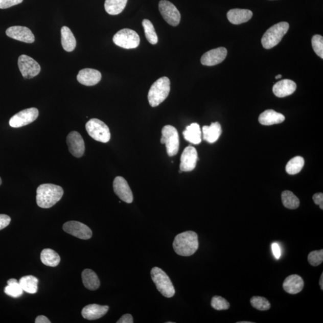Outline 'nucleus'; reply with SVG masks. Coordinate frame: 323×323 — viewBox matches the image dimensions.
<instances>
[{
  "label": "nucleus",
  "instance_id": "nucleus-8",
  "mask_svg": "<svg viewBox=\"0 0 323 323\" xmlns=\"http://www.w3.org/2000/svg\"><path fill=\"white\" fill-rule=\"evenodd\" d=\"M114 43L126 49H135L140 44L139 34L131 29H125L119 31L113 37Z\"/></svg>",
  "mask_w": 323,
  "mask_h": 323
},
{
  "label": "nucleus",
  "instance_id": "nucleus-44",
  "mask_svg": "<svg viewBox=\"0 0 323 323\" xmlns=\"http://www.w3.org/2000/svg\"><path fill=\"white\" fill-rule=\"evenodd\" d=\"M36 323H50L51 322L50 320L44 315H39L36 319V321H35Z\"/></svg>",
  "mask_w": 323,
  "mask_h": 323
},
{
  "label": "nucleus",
  "instance_id": "nucleus-48",
  "mask_svg": "<svg viewBox=\"0 0 323 323\" xmlns=\"http://www.w3.org/2000/svg\"><path fill=\"white\" fill-rule=\"evenodd\" d=\"M252 322H250V321H240V322H237V323H251Z\"/></svg>",
  "mask_w": 323,
  "mask_h": 323
},
{
  "label": "nucleus",
  "instance_id": "nucleus-38",
  "mask_svg": "<svg viewBox=\"0 0 323 323\" xmlns=\"http://www.w3.org/2000/svg\"><path fill=\"white\" fill-rule=\"evenodd\" d=\"M308 261L313 266L321 265L323 261V250L311 251L308 255Z\"/></svg>",
  "mask_w": 323,
  "mask_h": 323
},
{
  "label": "nucleus",
  "instance_id": "nucleus-28",
  "mask_svg": "<svg viewBox=\"0 0 323 323\" xmlns=\"http://www.w3.org/2000/svg\"><path fill=\"white\" fill-rule=\"evenodd\" d=\"M40 259L42 263L48 266L56 267L60 263V256L54 250L50 248L44 249L41 251Z\"/></svg>",
  "mask_w": 323,
  "mask_h": 323
},
{
  "label": "nucleus",
  "instance_id": "nucleus-43",
  "mask_svg": "<svg viewBox=\"0 0 323 323\" xmlns=\"http://www.w3.org/2000/svg\"><path fill=\"white\" fill-rule=\"evenodd\" d=\"M133 319L132 316L129 314H126L122 316V317L119 319L117 323H133Z\"/></svg>",
  "mask_w": 323,
  "mask_h": 323
},
{
  "label": "nucleus",
  "instance_id": "nucleus-34",
  "mask_svg": "<svg viewBox=\"0 0 323 323\" xmlns=\"http://www.w3.org/2000/svg\"><path fill=\"white\" fill-rule=\"evenodd\" d=\"M252 307L259 311H264L269 310L271 304L264 297L253 296L250 299Z\"/></svg>",
  "mask_w": 323,
  "mask_h": 323
},
{
  "label": "nucleus",
  "instance_id": "nucleus-32",
  "mask_svg": "<svg viewBox=\"0 0 323 323\" xmlns=\"http://www.w3.org/2000/svg\"><path fill=\"white\" fill-rule=\"evenodd\" d=\"M304 164L305 160L303 157H294L287 163L286 168V172L290 175L299 173L303 170Z\"/></svg>",
  "mask_w": 323,
  "mask_h": 323
},
{
  "label": "nucleus",
  "instance_id": "nucleus-29",
  "mask_svg": "<svg viewBox=\"0 0 323 323\" xmlns=\"http://www.w3.org/2000/svg\"><path fill=\"white\" fill-rule=\"evenodd\" d=\"M128 0H105V11L111 15H117L123 12L127 4Z\"/></svg>",
  "mask_w": 323,
  "mask_h": 323
},
{
  "label": "nucleus",
  "instance_id": "nucleus-1",
  "mask_svg": "<svg viewBox=\"0 0 323 323\" xmlns=\"http://www.w3.org/2000/svg\"><path fill=\"white\" fill-rule=\"evenodd\" d=\"M64 195L61 186L53 184H43L37 189L36 201L42 209H49L60 201Z\"/></svg>",
  "mask_w": 323,
  "mask_h": 323
},
{
  "label": "nucleus",
  "instance_id": "nucleus-36",
  "mask_svg": "<svg viewBox=\"0 0 323 323\" xmlns=\"http://www.w3.org/2000/svg\"><path fill=\"white\" fill-rule=\"evenodd\" d=\"M5 292L7 295L12 297H19L22 296L24 290L21 287L19 282L9 284L5 289Z\"/></svg>",
  "mask_w": 323,
  "mask_h": 323
},
{
  "label": "nucleus",
  "instance_id": "nucleus-4",
  "mask_svg": "<svg viewBox=\"0 0 323 323\" xmlns=\"http://www.w3.org/2000/svg\"><path fill=\"white\" fill-rule=\"evenodd\" d=\"M289 29V24L286 22L276 24L266 31L262 38L263 47L270 49L282 41L284 35Z\"/></svg>",
  "mask_w": 323,
  "mask_h": 323
},
{
  "label": "nucleus",
  "instance_id": "nucleus-35",
  "mask_svg": "<svg viewBox=\"0 0 323 323\" xmlns=\"http://www.w3.org/2000/svg\"><path fill=\"white\" fill-rule=\"evenodd\" d=\"M211 305L214 310L217 311L227 310L230 307V304L227 301L219 296H215L212 298Z\"/></svg>",
  "mask_w": 323,
  "mask_h": 323
},
{
  "label": "nucleus",
  "instance_id": "nucleus-40",
  "mask_svg": "<svg viewBox=\"0 0 323 323\" xmlns=\"http://www.w3.org/2000/svg\"><path fill=\"white\" fill-rule=\"evenodd\" d=\"M10 222H11V218L9 216L6 214H0V230L9 226Z\"/></svg>",
  "mask_w": 323,
  "mask_h": 323
},
{
  "label": "nucleus",
  "instance_id": "nucleus-45",
  "mask_svg": "<svg viewBox=\"0 0 323 323\" xmlns=\"http://www.w3.org/2000/svg\"><path fill=\"white\" fill-rule=\"evenodd\" d=\"M319 286H320L321 287V289L322 290H323V273H322L320 276V279H319Z\"/></svg>",
  "mask_w": 323,
  "mask_h": 323
},
{
  "label": "nucleus",
  "instance_id": "nucleus-16",
  "mask_svg": "<svg viewBox=\"0 0 323 323\" xmlns=\"http://www.w3.org/2000/svg\"><path fill=\"white\" fill-rule=\"evenodd\" d=\"M7 36L16 40L27 43H33L35 37L29 28L22 26H13L6 30Z\"/></svg>",
  "mask_w": 323,
  "mask_h": 323
},
{
  "label": "nucleus",
  "instance_id": "nucleus-46",
  "mask_svg": "<svg viewBox=\"0 0 323 323\" xmlns=\"http://www.w3.org/2000/svg\"><path fill=\"white\" fill-rule=\"evenodd\" d=\"M16 282H17V280L16 279H10L9 280H8V285H9V284H13Z\"/></svg>",
  "mask_w": 323,
  "mask_h": 323
},
{
  "label": "nucleus",
  "instance_id": "nucleus-9",
  "mask_svg": "<svg viewBox=\"0 0 323 323\" xmlns=\"http://www.w3.org/2000/svg\"><path fill=\"white\" fill-rule=\"evenodd\" d=\"M38 114L39 113L36 108H27L14 115L10 119L9 125L12 128L22 127L36 121Z\"/></svg>",
  "mask_w": 323,
  "mask_h": 323
},
{
  "label": "nucleus",
  "instance_id": "nucleus-37",
  "mask_svg": "<svg viewBox=\"0 0 323 323\" xmlns=\"http://www.w3.org/2000/svg\"><path fill=\"white\" fill-rule=\"evenodd\" d=\"M312 45L316 54L323 58V37L320 35H315L312 38Z\"/></svg>",
  "mask_w": 323,
  "mask_h": 323
},
{
  "label": "nucleus",
  "instance_id": "nucleus-13",
  "mask_svg": "<svg viewBox=\"0 0 323 323\" xmlns=\"http://www.w3.org/2000/svg\"><path fill=\"white\" fill-rule=\"evenodd\" d=\"M66 144L70 152L76 157H82L85 153V142L78 132L72 131L66 137Z\"/></svg>",
  "mask_w": 323,
  "mask_h": 323
},
{
  "label": "nucleus",
  "instance_id": "nucleus-41",
  "mask_svg": "<svg viewBox=\"0 0 323 323\" xmlns=\"http://www.w3.org/2000/svg\"><path fill=\"white\" fill-rule=\"evenodd\" d=\"M312 199L316 205H318L319 208L323 210V194L322 193H317L314 195Z\"/></svg>",
  "mask_w": 323,
  "mask_h": 323
},
{
  "label": "nucleus",
  "instance_id": "nucleus-47",
  "mask_svg": "<svg viewBox=\"0 0 323 323\" xmlns=\"http://www.w3.org/2000/svg\"><path fill=\"white\" fill-rule=\"evenodd\" d=\"M282 75H279L278 76H276L275 77V79H279L282 78Z\"/></svg>",
  "mask_w": 323,
  "mask_h": 323
},
{
  "label": "nucleus",
  "instance_id": "nucleus-31",
  "mask_svg": "<svg viewBox=\"0 0 323 323\" xmlns=\"http://www.w3.org/2000/svg\"><path fill=\"white\" fill-rule=\"evenodd\" d=\"M282 199L284 206L287 209L294 210L300 205L299 198L289 191H285L282 193Z\"/></svg>",
  "mask_w": 323,
  "mask_h": 323
},
{
  "label": "nucleus",
  "instance_id": "nucleus-33",
  "mask_svg": "<svg viewBox=\"0 0 323 323\" xmlns=\"http://www.w3.org/2000/svg\"><path fill=\"white\" fill-rule=\"evenodd\" d=\"M142 25L147 40L152 44H157L158 38L152 23L148 19H144Z\"/></svg>",
  "mask_w": 323,
  "mask_h": 323
},
{
  "label": "nucleus",
  "instance_id": "nucleus-19",
  "mask_svg": "<svg viewBox=\"0 0 323 323\" xmlns=\"http://www.w3.org/2000/svg\"><path fill=\"white\" fill-rule=\"evenodd\" d=\"M296 87V84L294 81L284 79L276 83L273 86L272 90L277 97L284 98L293 94Z\"/></svg>",
  "mask_w": 323,
  "mask_h": 323
},
{
  "label": "nucleus",
  "instance_id": "nucleus-12",
  "mask_svg": "<svg viewBox=\"0 0 323 323\" xmlns=\"http://www.w3.org/2000/svg\"><path fill=\"white\" fill-rule=\"evenodd\" d=\"M63 229L65 233L81 240H89L93 236V232L88 226L77 221H70L65 223L63 225Z\"/></svg>",
  "mask_w": 323,
  "mask_h": 323
},
{
  "label": "nucleus",
  "instance_id": "nucleus-15",
  "mask_svg": "<svg viewBox=\"0 0 323 323\" xmlns=\"http://www.w3.org/2000/svg\"><path fill=\"white\" fill-rule=\"evenodd\" d=\"M198 160L197 150L195 147L188 146L182 152L180 158V169L181 171L189 172L194 170Z\"/></svg>",
  "mask_w": 323,
  "mask_h": 323
},
{
  "label": "nucleus",
  "instance_id": "nucleus-25",
  "mask_svg": "<svg viewBox=\"0 0 323 323\" xmlns=\"http://www.w3.org/2000/svg\"><path fill=\"white\" fill-rule=\"evenodd\" d=\"M182 134H183L186 141L194 144V145H199L202 141L201 128L196 123L188 126L182 132Z\"/></svg>",
  "mask_w": 323,
  "mask_h": 323
},
{
  "label": "nucleus",
  "instance_id": "nucleus-17",
  "mask_svg": "<svg viewBox=\"0 0 323 323\" xmlns=\"http://www.w3.org/2000/svg\"><path fill=\"white\" fill-rule=\"evenodd\" d=\"M227 54V49L219 48L212 49L202 55L201 64L206 66H214L222 62L225 59Z\"/></svg>",
  "mask_w": 323,
  "mask_h": 323
},
{
  "label": "nucleus",
  "instance_id": "nucleus-7",
  "mask_svg": "<svg viewBox=\"0 0 323 323\" xmlns=\"http://www.w3.org/2000/svg\"><path fill=\"white\" fill-rule=\"evenodd\" d=\"M160 142L166 145L167 153L169 156L176 155L180 147L179 135L177 130L174 126L166 125L161 130Z\"/></svg>",
  "mask_w": 323,
  "mask_h": 323
},
{
  "label": "nucleus",
  "instance_id": "nucleus-39",
  "mask_svg": "<svg viewBox=\"0 0 323 323\" xmlns=\"http://www.w3.org/2000/svg\"><path fill=\"white\" fill-rule=\"evenodd\" d=\"M23 0H0V9H5L20 4Z\"/></svg>",
  "mask_w": 323,
  "mask_h": 323
},
{
  "label": "nucleus",
  "instance_id": "nucleus-23",
  "mask_svg": "<svg viewBox=\"0 0 323 323\" xmlns=\"http://www.w3.org/2000/svg\"><path fill=\"white\" fill-rule=\"evenodd\" d=\"M222 127L219 122L212 123L210 126H203V139L209 143H215L222 134Z\"/></svg>",
  "mask_w": 323,
  "mask_h": 323
},
{
  "label": "nucleus",
  "instance_id": "nucleus-2",
  "mask_svg": "<svg viewBox=\"0 0 323 323\" xmlns=\"http://www.w3.org/2000/svg\"><path fill=\"white\" fill-rule=\"evenodd\" d=\"M198 247V235L194 231H186L177 235L173 242L174 251L178 255L186 257L195 254Z\"/></svg>",
  "mask_w": 323,
  "mask_h": 323
},
{
  "label": "nucleus",
  "instance_id": "nucleus-6",
  "mask_svg": "<svg viewBox=\"0 0 323 323\" xmlns=\"http://www.w3.org/2000/svg\"><path fill=\"white\" fill-rule=\"evenodd\" d=\"M88 134L97 142L106 143L110 141L111 134L109 128L104 122L98 119H91L86 124Z\"/></svg>",
  "mask_w": 323,
  "mask_h": 323
},
{
  "label": "nucleus",
  "instance_id": "nucleus-20",
  "mask_svg": "<svg viewBox=\"0 0 323 323\" xmlns=\"http://www.w3.org/2000/svg\"><path fill=\"white\" fill-rule=\"evenodd\" d=\"M109 310L108 306H101L97 304H90L87 305L83 308L82 315L84 318L88 320H95L103 317Z\"/></svg>",
  "mask_w": 323,
  "mask_h": 323
},
{
  "label": "nucleus",
  "instance_id": "nucleus-18",
  "mask_svg": "<svg viewBox=\"0 0 323 323\" xmlns=\"http://www.w3.org/2000/svg\"><path fill=\"white\" fill-rule=\"evenodd\" d=\"M77 79L82 85L94 86L100 82L101 74L97 70L85 68L80 70L77 76Z\"/></svg>",
  "mask_w": 323,
  "mask_h": 323
},
{
  "label": "nucleus",
  "instance_id": "nucleus-24",
  "mask_svg": "<svg viewBox=\"0 0 323 323\" xmlns=\"http://www.w3.org/2000/svg\"><path fill=\"white\" fill-rule=\"evenodd\" d=\"M285 120L282 114L273 110H267L260 115L259 121L262 125L269 126L279 124Z\"/></svg>",
  "mask_w": 323,
  "mask_h": 323
},
{
  "label": "nucleus",
  "instance_id": "nucleus-11",
  "mask_svg": "<svg viewBox=\"0 0 323 323\" xmlns=\"http://www.w3.org/2000/svg\"><path fill=\"white\" fill-rule=\"evenodd\" d=\"M159 9L165 20L171 26H177L180 23V13L173 3L167 0H161L159 4Z\"/></svg>",
  "mask_w": 323,
  "mask_h": 323
},
{
  "label": "nucleus",
  "instance_id": "nucleus-5",
  "mask_svg": "<svg viewBox=\"0 0 323 323\" xmlns=\"http://www.w3.org/2000/svg\"><path fill=\"white\" fill-rule=\"evenodd\" d=\"M151 276L157 289L164 297L170 298L174 296L175 290L173 284L163 269L154 267L151 271Z\"/></svg>",
  "mask_w": 323,
  "mask_h": 323
},
{
  "label": "nucleus",
  "instance_id": "nucleus-3",
  "mask_svg": "<svg viewBox=\"0 0 323 323\" xmlns=\"http://www.w3.org/2000/svg\"><path fill=\"white\" fill-rule=\"evenodd\" d=\"M170 80L163 77L154 82L149 91L148 100L152 107L158 106L168 97L170 92Z\"/></svg>",
  "mask_w": 323,
  "mask_h": 323
},
{
  "label": "nucleus",
  "instance_id": "nucleus-26",
  "mask_svg": "<svg viewBox=\"0 0 323 323\" xmlns=\"http://www.w3.org/2000/svg\"><path fill=\"white\" fill-rule=\"evenodd\" d=\"M84 286L89 290H96L100 286V282L97 273L89 269L84 270L82 273Z\"/></svg>",
  "mask_w": 323,
  "mask_h": 323
},
{
  "label": "nucleus",
  "instance_id": "nucleus-30",
  "mask_svg": "<svg viewBox=\"0 0 323 323\" xmlns=\"http://www.w3.org/2000/svg\"><path fill=\"white\" fill-rule=\"evenodd\" d=\"M24 291L30 294L37 293L38 290V280L33 275H27L22 277L19 282Z\"/></svg>",
  "mask_w": 323,
  "mask_h": 323
},
{
  "label": "nucleus",
  "instance_id": "nucleus-42",
  "mask_svg": "<svg viewBox=\"0 0 323 323\" xmlns=\"http://www.w3.org/2000/svg\"><path fill=\"white\" fill-rule=\"evenodd\" d=\"M272 250L274 257L276 259H279L281 257V256H282V251H281V248L279 246V245L277 243L272 244Z\"/></svg>",
  "mask_w": 323,
  "mask_h": 323
},
{
  "label": "nucleus",
  "instance_id": "nucleus-22",
  "mask_svg": "<svg viewBox=\"0 0 323 323\" xmlns=\"http://www.w3.org/2000/svg\"><path fill=\"white\" fill-rule=\"evenodd\" d=\"M252 16L251 10L235 9L230 10L227 13L228 20L232 24L239 25L247 22Z\"/></svg>",
  "mask_w": 323,
  "mask_h": 323
},
{
  "label": "nucleus",
  "instance_id": "nucleus-14",
  "mask_svg": "<svg viewBox=\"0 0 323 323\" xmlns=\"http://www.w3.org/2000/svg\"><path fill=\"white\" fill-rule=\"evenodd\" d=\"M113 189L116 195L122 201L128 203L132 202L133 197L131 189L124 177L118 176L114 178Z\"/></svg>",
  "mask_w": 323,
  "mask_h": 323
},
{
  "label": "nucleus",
  "instance_id": "nucleus-49",
  "mask_svg": "<svg viewBox=\"0 0 323 323\" xmlns=\"http://www.w3.org/2000/svg\"><path fill=\"white\" fill-rule=\"evenodd\" d=\"M2 184V178H0V186H1Z\"/></svg>",
  "mask_w": 323,
  "mask_h": 323
},
{
  "label": "nucleus",
  "instance_id": "nucleus-10",
  "mask_svg": "<svg viewBox=\"0 0 323 323\" xmlns=\"http://www.w3.org/2000/svg\"><path fill=\"white\" fill-rule=\"evenodd\" d=\"M18 66L22 76L27 79L37 76L41 71L39 64L34 59L26 55H20L19 57Z\"/></svg>",
  "mask_w": 323,
  "mask_h": 323
},
{
  "label": "nucleus",
  "instance_id": "nucleus-27",
  "mask_svg": "<svg viewBox=\"0 0 323 323\" xmlns=\"http://www.w3.org/2000/svg\"><path fill=\"white\" fill-rule=\"evenodd\" d=\"M61 43L63 49L66 52H72L76 48V38L67 27L64 26L61 29Z\"/></svg>",
  "mask_w": 323,
  "mask_h": 323
},
{
  "label": "nucleus",
  "instance_id": "nucleus-21",
  "mask_svg": "<svg viewBox=\"0 0 323 323\" xmlns=\"http://www.w3.org/2000/svg\"><path fill=\"white\" fill-rule=\"evenodd\" d=\"M283 289L288 293L295 294L303 290L304 282L299 275L294 274L287 276L283 283Z\"/></svg>",
  "mask_w": 323,
  "mask_h": 323
}]
</instances>
